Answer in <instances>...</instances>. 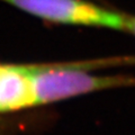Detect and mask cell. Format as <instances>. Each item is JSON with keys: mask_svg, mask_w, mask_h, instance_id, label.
Wrapping results in <instances>:
<instances>
[{"mask_svg": "<svg viewBox=\"0 0 135 135\" xmlns=\"http://www.w3.org/2000/svg\"><path fill=\"white\" fill-rule=\"evenodd\" d=\"M36 105L33 64H0V113Z\"/></svg>", "mask_w": 135, "mask_h": 135, "instance_id": "obj_3", "label": "cell"}, {"mask_svg": "<svg viewBox=\"0 0 135 135\" xmlns=\"http://www.w3.org/2000/svg\"><path fill=\"white\" fill-rule=\"evenodd\" d=\"M36 18L54 24L124 31L126 14L87 0H0Z\"/></svg>", "mask_w": 135, "mask_h": 135, "instance_id": "obj_2", "label": "cell"}, {"mask_svg": "<svg viewBox=\"0 0 135 135\" xmlns=\"http://www.w3.org/2000/svg\"><path fill=\"white\" fill-rule=\"evenodd\" d=\"M124 31L135 36V15H128V14H126Z\"/></svg>", "mask_w": 135, "mask_h": 135, "instance_id": "obj_4", "label": "cell"}, {"mask_svg": "<svg viewBox=\"0 0 135 135\" xmlns=\"http://www.w3.org/2000/svg\"><path fill=\"white\" fill-rule=\"evenodd\" d=\"M124 64H135V57L33 64V81L36 105H46L90 92L135 87L134 75L92 74L89 70Z\"/></svg>", "mask_w": 135, "mask_h": 135, "instance_id": "obj_1", "label": "cell"}]
</instances>
